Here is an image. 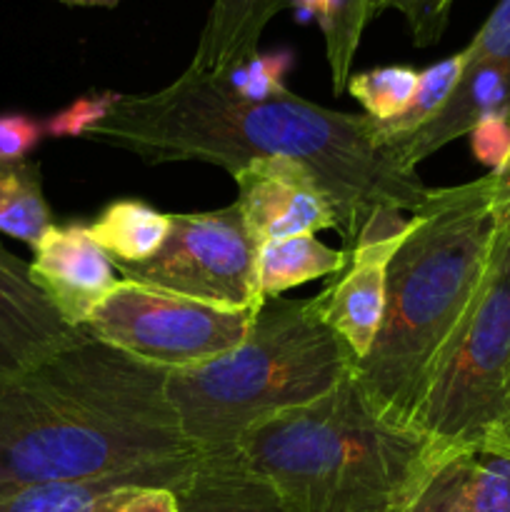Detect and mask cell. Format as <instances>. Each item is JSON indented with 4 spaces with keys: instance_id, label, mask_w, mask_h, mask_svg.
Instances as JSON below:
<instances>
[{
    "instance_id": "obj_7",
    "label": "cell",
    "mask_w": 510,
    "mask_h": 512,
    "mask_svg": "<svg viewBox=\"0 0 510 512\" xmlns=\"http://www.w3.org/2000/svg\"><path fill=\"white\" fill-rule=\"evenodd\" d=\"M258 308H218L168 290L118 280L83 330L148 365L188 370L238 348L248 338Z\"/></svg>"
},
{
    "instance_id": "obj_1",
    "label": "cell",
    "mask_w": 510,
    "mask_h": 512,
    "mask_svg": "<svg viewBox=\"0 0 510 512\" xmlns=\"http://www.w3.org/2000/svg\"><path fill=\"white\" fill-rule=\"evenodd\" d=\"M83 138L128 150L145 163L195 160L230 175L250 160H298L323 185L348 245L375 208L415 213L430 193L418 170L400 165L368 115L330 110L290 90L248 103L223 75L185 70L158 93L120 95Z\"/></svg>"
},
{
    "instance_id": "obj_9",
    "label": "cell",
    "mask_w": 510,
    "mask_h": 512,
    "mask_svg": "<svg viewBox=\"0 0 510 512\" xmlns=\"http://www.w3.org/2000/svg\"><path fill=\"white\" fill-rule=\"evenodd\" d=\"M403 210L375 208L348 245V268L315 295L320 315L355 355L363 358L385 315L388 265L408 233Z\"/></svg>"
},
{
    "instance_id": "obj_28",
    "label": "cell",
    "mask_w": 510,
    "mask_h": 512,
    "mask_svg": "<svg viewBox=\"0 0 510 512\" xmlns=\"http://www.w3.org/2000/svg\"><path fill=\"white\" fill-rule=\"evenodd\" d=\"M468 63H510V0H500L465 48Z\"/></svg>"
},
{
    "instance_id": "obj_18",
    "label": "cell",
    "mask_w": 510,
    "mask_h": 512,
    "mask_svg": "<svg viewBox=\"0 0 510 512\" xmlns=\"http://www.w3.org/2000/svg\"><path fill=\"white\" fill-rule=\"evenodd\" d=\"M348 268V250H335L315 235L268 240L258 245V285L263 298L283 295L318 278H330Z\"/></svg>"
},
{
    "instance_id": "obj_15",
    "label": "cell",
    "mask_w": 510,
    "mask_h": 512,
    "mask_svg": "<svg viewBox=\"0 0 510 512\" xmlns=\"http://www.w3.org/2000/svg\"><path fill=\"white\" fill-rule=\"evenodd\" d=\"M178 512H285L273 485L235 453L198 455L193 475L178 490Z\"/></svg>"
},
{
    "instance_id": "obj_25",
    "label": "cell",
    "mask_w": 510,
    "mask_h": 512,
    "mask_svg": "<svg viewBox=\"0 0 510 512\" xmlns=\"http://www.w3.org/2000/svg\"><path fill=\"white\" fill-rule=\"evenodd\" d=\"M465 512H510V455H475Z\"/></svg>"
},
{
    "instance_id": "obj_23",
    "label": "cell",
    "mask_w": 510,
    "mask_h": 512,
    "mask_svg": "<svg viewBox=\"0 0 510 512\" xmlns=\"http://www.w3.org/2000/svg\"><path fill=\"white\" fill-rule=\"evenodd\" d=\"M475 455H448L428 475L405 512H465Z\"/></svg>"
},
{
    "instance_id": "obj_27",
    "label": "cell",
    "mask_w": 510,
    "mask_h": 512,
    "mask_svg": "<svg viewBox=\"0 0 510 512\" xmlns=\"http://www.w3.org/2000/svg\"><path fill=\"white\" fill-rule=\"evenodd\" d=\"M450 5L453 0H375L378 13L393 8L408 20L415 45L420 48L438 43L448 25Z\"/></svg>"
},
{
    "instance_id": "obj_6",
    "label": "cell",
    "mask_w": 510,
    "mask_h": 512,
    "mask_svg": "<svg viewBox=\"0 0 510 512\" xmlns=\"http://www.w3.org/2000/svg\"><path fill=\"white\" fill-rule=\"evenodd\" d=\"M413 428L440 458L510 455V228H500L478 298L445 350Z\"/></svg>"
},
{
    "instance_id": "obj_19",
    "label": "cell",
    "mask_w": 510,
    "mask_h": 512,
    "mask_svg": "<svg viewBox=\"0 0 510 512\" xmlns=\"http://www.w3.org/2000/svg\"><path fill=\"white\" fill-rule=\"evenodd\" d=\"M53 225L38 163L0 160V233L33 248Z\"/></svg>"
},
{
    "instance_id": "obj_10",
    "label": "cell",
    "mask_w": 510,
    "mask_h": 512,
    "mask_svg": "<svg viewBox=\"0 0 510 512\" xmlns=\"http://www.w3.org/2000/svg\"><path fill=\"white\" fill-rule=\"evenodd\" d=\"M235 205L243 213L255 245L268 240L315 235L338 228V218L323 185L308 165L290 158H260L233 173Z\"/></svg>"
},
{
    "instance_id": "obj_11",
    "label": "cell",
    "mask_w": 510,
    "mask_h": 512,
    "mask_svg": "<svg viewBox=\"0 0 510 512\" xmlns=\"http://www.w3.org/2000/svg\"><path fill=\"white\" fill-rule=\"evenodd\" d=\"M83 335L35 285L30 263L0 243V393Z\"/></svg>"
},
{
    "instance_id": "obj_14",
    "label": "cell",
    "mask_w": 510,
    "mask_h": 512,
    "mask_svg": "<svg viewBox=\"0 0 510 512\" xmlns=\"http://www.w3.org/2000/svg\"><path fill=\"white\" fill-rule=\"evenodd\" d=\"M198 455L155 465L138 473L110 475L83 483H48L0 493V512H93L113 493L125 488H168L178 493L193 475Z\"/></svg>"
},
{
    "instance_id": "obj_4",
    "label": "cell",
    "mask_w": 510,
    "mask_h": 512,
    "mask_svg": "<svg viewBox=\"0 0 510 512\" xmlns=\"http://www.w3.org/2000/svg\"><path fill=\"white\" fill-rule=\"evenodd\" d=\"M238 455L285 512H405L443 460L420 430L378 418L353 375L318 403L250 428Z\"/></svg>"
},
{
    "instance_id": "obj_12",
    "label": "cell",
    "mask_w": 510,
    "mask_h": 512,
    "mask_svg": "<svg viewBox=\"0 0 510 512\" xmlns=\"http://www.w3.org/2000/svg\"><path fill=\"white\" fill-rule=\"evenodd\" d=\"M115 273L113 260L90 238L88 225H53L33 245L35 285L75 328H85L95 308L113 293L120 280Z\"/></svg>"
},
{
    "instance_id": "obj_22",
    "label": "cell",
    "mask_w": 510,
    "mask_h": 512,
    "mask_svg": "<svg viewBox=\"0 0 510 512\" xmlns=\"http://www.w3.org/2000/svg\"><path fill=\"white\" fill-rule=\"evenodd\" d=\"M418 80L420 73L410 65H383L350 75L348 90L363 105L368 118L388 123L410 108Z\"/></svg>"
},
{
    "instance_id": "obj_33",
    "label": "cell",
    "mask_w": 510,
    "mask_h": 512,
    "mask_svg": "<svg viewBox=\"0 0 510 512\" xmlns=\"http://www.w3.org/2000/svg\"><path fill=\"white\" fill-rule=\"evenodd\" d=\"M63 5H73V8H115L120 0H60Z\"/></svg>"
},
{
    "instance_id": "obj_21",
    "label": "cell",
    "mask_w": 510,
    "mask_h": 512,
    "mask_svg": "<svg viewBox=\"0 0 510 512\" xmlns=\"http://www.w3.org/2000/svg\"><path fill=\"white\" fill-rule=\"evenodd\" d=\"M465 63H468V55H465V48L460 53L450 55V58L440 60V63L430 65L420 73L418 90H415V98L410 103V108L405 110L398 118L388 120V123H378L380 138L383 143H393V140L405 138V135L415 133V130L423 128L425 123L435 118L440 113L445 103H448L450 93L455 90L458 80L463 78Z\"/></svg>"
},
{
    "instance_id": "obj_31",
    "label": "cell",
    "mask_w": 510,
    "mask_h": 512,
    "mask_svg": "<svg viewBox=\"0 0 510 512\" xmlns=\"http://www.w3.org/2000/svg\"><path fill=\"white\" fill-rule=\"evenodd\" d=\"M93 512H178V495L168 488H125Z\"/></svg>"
},
{
    "instance_id": "obj_26",
    "label": "cell",
    "mask_w": 510,
    "mask_h": 512,
    "mask_svg": "<svg viewBox=\"0 0 510 512\" xmlns=\"http://www.w3.org/2000/svg\"><path fill=\"white\" fill-rule=\"evenodd\" d=\"M118 100L120 93H110V90L108 93L80 95L45 120V133L53 138H83L93 125H98L115 108Z\"/></svg>"
},
{
    "instance_id": "obj_5",
    "label": "cell",
    "mask_w": 510,
    "mask_h": 512,
    "mask_svg": "<svg viewBox=\"0 0 510 512\" xmlns=\"http://www.w3.org/2000/svg\"><path fill=\"white\" fill-rule=\"evenodd\" d=\"M353 363L315 298L270 295L238 348L198 368L170 370L165 390L198 455L235 453L250 428L333 393Z\"/></svg>"
},
{
    "instance_id": "obj_30",
    "label": "cell",
    "mask_w": 510,
    "mask_h": 512,
    "mask_svg": "<svg viewBox=\"0 0 510 512\" xmlns=\"http://www.w3.org/2000/svg\"><path fill=\"white\" fill-rule=\"evenodd\" d=\"M45 123L23 113L0 115V160H25L43 140Z\"/></svg>"
},
{
    "instance_id": "obj_13",
    "label": "cell",
    "mask_w": 510,
    "mask_h": 512,
    "mask_svg": "<svg viewBox=\"0 0 510 512\" xmlns=\"http://www.w3.org/2000/svg\"><path fill=\"white\" fill-rule=\"evenodd\" d=\"M490 115H510V63H465L463 78L440 113L420 130L388 145L400 165L418 170L435 150L468 135Z\"/></svg>"
},
{
    "instance_id": "obj_24",
    "label": "cell",
    "mask_w": 510,
    "mask_h": 512,
    "mask_svg": "<svg viewBox=\"0 0 510 512\" xmlns=\"http://www.w3.org/2000/svg\"><path fill=\"white\" fill-rule=\"evenodd\" d=\"M293 65V55L288 50H275V53H255L245 63L233 65L228 73H223L228 88L248 103H263L285 93V73Z\"/></svg>"
},
{
    "instance_id": "obj_29",
    "label": "cell",
    "mask_w": 510,
    "mask_h": 512,
    "mask_svg": "<svg viewBox=\"0 0 510 512\" xmlns=\"http://www.w3.org/2000/svg\"><path fill=\"white\" fill-rule=\"evenodd\" d=\"M468 138L478 163L490 168V173H500L510 163V115L483 118Z\"/></svg>"
},
{
    "instance_id": "obj_32",
    "label": "cell",
    "mask_w": 510,
    "mask_h": 512,
    "mask_svg": "<svg viewBox=\"0 0 510 512\" xmlns=\"http://www.w3.org/2000/svg\"><path fill=\"white\" fill-rule=\"evenodd\" d=\"M495 175V213L500 228H510V163Z\"/></svg>"
},
{
    "instance_id": "obj_20",
    "label": "cell",
    "mask_w": 510,
    "mask_h": 512,
    "mask_svg": "<svg viewBox=\"0 0 510 512\" xmlns=\"http://www.w3.org/2000/svg\"><path fill=\"white\" fill-rule=\"evenodd\" d=\"M375 15H378L375 0H318L315 20L325 35V55H328L335 95L348 88L355 50L363 38V30Z\"/></svg>"
},
{
    "instance_id": "obj_16",
    "label": "cell",
    "mask_w": 510,
    "mask_h": 512,
    "mask_svg": "<svg viewBox=\"0 0 510 512\" xmlns=\"http://www.w3.org/2000/svg\"><path fill=\"white\" fill-rule=\"evenodd\" d=\"M283 8L288 0H213L188 73L223 75L253 58L260 35Z\"/></svg>"
},
{
    "instance_id": "obj_17",
    "label": "cell",
    "mask_w": 510,
    "mask_h": 512,
    "mask_svg": "<svg viewBox=\"0 0 510 512\" xmlns=\"http://www.w3.org/2000/svg\"><path fill=\"white\" fill-rule=\"evenodd\" d=\"M88 233L113 263H145L163 248L170 233V215L143 200H113L88 225Z\"/></svg>"
},
{
    "instance_id": "obj_3",
    "label": "cell",
    "mask_w": 510,
    "mask_h": 512,
    "mask_svg": "<svg viewBox=\"0 0 510 512\" xmlns=\"http://www.w3.org/2000/svg\"><path fill=\"white\" fill-rule=\"evenodd\" d=\"M500 233L495 175L430 188L388 265L385 315L353 383L378 418L413 428L430 380L480 293Z\"/></svg>"
},
{
    "instance_id": "obj_2",
    "label": "cell",
    "mask_w": 510,
    "mask_h": 512,
    "mask_svg": "<svg viewBox=\"0 0 510 512\" xmlns=\"http://www.w3.org/2000/svg\"><path fill=\"white\" fill-rule=\"evenodd\" d=\"M168 373L85 333L15 380L0 393V493L198 455L165 390Z\"/></svg>"
},
{
    "instance_id": "obj_8",
    "label": "cell",
    "mask_w": 510,
    "mask_h": 512,
    "mask_svg": "<svg viewBox=\"0 0 510 512\" xmlns=\"http://www.w3.org/2000/svg\"><path fill=\"white\" fill-rule=\"evenodd\" d=\"M120 280L185 295L218 308H258V245L238 205L170 215L163 248L145 263H113Z\"/></svg>"
}]
</instances>
